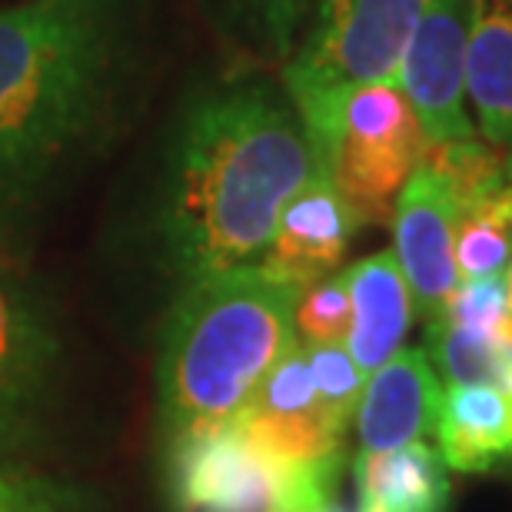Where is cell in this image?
Here are the masks:
<instances>
[{"instance_id":"6da1fadb","label":"cell","mask_w":512,"mask_h":512,"mask_svg":"<svg viewBox=\"0 0 512 512\" xmlns=\"http://www.w3.org/2000/svg\"><path fill=\"white\" fill-rule=\"evenodd\" d=\"M320 170L286 90L237 80L190 110L173 147L160 233L183 283L253 266Z\"/></svg>"},{"instance_id":"7a4b0ae2","label":"cell","mask_w":512,"mask_h":512,"mask_svg":"<svg viewBox=\"0 0 512 512\" xmlns=\"http://www.w3.org/2000/svg\"><path fill=\"white\" fill-rule=\"evenodd\" d=\"M133 0H24L0 10V173L34 177L104 120Z\"/></svg>"},{"instance_id":"3957f363","label":"cell","mask_w":512,"mask_h":512,"mask_svg":"<svg viewBox=\"0 0 512 512\" xmlns=\"http://www.w3.org/2000/svg\"><path fill=\"white\" fill-rule=\"evenodd\" d=\"M296 296V286L260 263L183 286L167 316L157 373L173 439L240 416L263 376L296 343Z\"/></svg>"},{"instance_id":"277c9868","label":"cell","mask_w":512,"mask_h":512,"mask_svg":"<svg viewBox=\"0 0 512 512\" xmlns=\"http://www.w3.org/2000/svg\"><path fill=\"white\" fill-rule=\"evenodd\" d=\"M426 0H320L310 37L286 60L283 90L306 130L316 167L346 97L373 84H396L406 44ZM330 173V170H326Z\"/></svg>"},{"instance_id":"5b68a950","label":"cell","mask_w":512,"mask_h":512,"mask_svg":"<svg viewBox=\"0 0 512 512\" xmlns=\"http://www.w3.org/2000/svg\"><path fill=\"white\" fill-rule=\"evenodd\" d=\"M170 483L180 512H310L336 476L280 466L233 416L173 439Z\"/></svg>"},{"instance_id":"8992f818","label":"cell","mask_w":512,"mask_h":512,"mask_svg":"<svg viewBox=\"0 0 512 512\" xmlns=\"http://www.w3.org/2000/svg\"><path fill=\"white\" fill-rule=\"evenodd\" d=\"M426 150L429 140L399 84H373L350 94L340 107L326 170L363 227H383L393 220L399 193Z\"/></svg>"},{"instance_id":"52a82bcc","label":"cell","mask_w":512,"mask_h":512,"mask_svg":"<svg viewBox=\"0 0 512 512\" xmlns=\"http://www.w3.org/2000/svg\"><path fill=\"white\" fill-rule=\"evenodd\" d=\"M237 419L253 443L280 466L303 473H340L346 429L333 423L316 396L300 336L263 376Z\"/></svg>"},{"instance_id":"ba28073f","label":"cell","mask_w":512,"mask_h":512,"mask_svg":"<svg viewBox=\"0 0 512 512\" xmlns=\"http://www.w3.org/2000/svg\"><path fill=\"white\" fill-rule=\"evenodd\" d=\"M396 84L429 147L476 137L466 114V0H426Z\"/></svg>"},{"instance_id":"9c48e42d","label":"cell","mask_w":512,"mask_h":512,"mask_svg":"<svg viewBox=\"0 0 512 512\" xmlns=\"http://www.w3.org/2000/svg\"><path fill=\"white\" fill-rule=\"evenodd\" d=\"M456 200L446 177L423 163L406 180L393 210V256L403 270L413 310L423 323L436 320L459 286L456 266Z\"/></svg>"},{"instance_id":"30bf717a","label":"cell","mask_w":512,"mask_h":512,"mask_svg":"<svg viewBox=\"0 0 512 512\" xmlns=\"http://www.w3.org/2000/svg\"><path fill=\"white\" fill-rule=\"evenodd\" d=\"M360 227V217L336 190L330 173L316 170L283 207L260 266L276 280L303 290L340 270Z\"/></svg>"},{"instance_id":"8fae6325","label":"cell","mask_w":512,"mask_h":512,"mask_svg":"<svg viewBox=\"0 0 512 512\" xmlns=\"http://www.w3.org/2000/svg\"><path fill=\"white\" fill-rule=\"evenodd\" d=\"M57 366L50 320L17 283L0 276V443L24 433L47 399Z\"/></svg>"},{"instance_id":"7c38bea8","label":"cell","mask_w":512,"mask_h":512,"mask_svg":"<svg viewBox=\"0 0 512 512\" xmlns=\"http://www.w3.org/2000/svg\"><path fill=\"white\" fill-rule=\"evenodd\" d=\"M443 386L426 350H399L396 356L366 376L360 406H356V433L360 453H389L406 443H419L436 429V409Z\"/></svg>"},{"instance_id":"4fadbf2b","label":"cell","mask_w":512,"mask_h":512,"mask_svg":"<svg viewBox=\"0 0 512 512\" xmlns=\"http://www.w3.org/2000/svg\"><path fill=\"white\" fill-rule=\"evenodd\" d=\"M350 290V333L346 350L363 376H373L389 356L399 353L409 326H413V293L393 250L373 253L343 270Z\"/></svg>"},{"instance_id":"5bb4252c","label":"cell","mask_w":512,"mask_h":512,"mask_svg":"<svg viewBox=\"0 0 512 512\" xmlns=\"http://www.w3.org/2000/svg\"><path fill=\"white\" fill-rule=\"evenodd\" d=\"M466 100L486 143L512 157V0H466Z\"/></svg>"},{"instance_id":"9a60e30c","label":"cell","mask_w":512,"mask_h":512,"mask_svg":"<svg viewBox=\"0 0 512 512\" xmlns=\"http://www.w3.org/2000/svg\"><path fill=\"white\" fill-rule=\"evenodd\" d=\"M433 433L446 466L459 473H486L512 453L506 396L493 386H446Z\"/></svg>"},{"instance_id":"2e32d148","label":"cell","mask_w":512,"mask_h":512,"mask_svg":"<svg viewBox=\"0 0 512 512\" xmlns=\"http://www.w3.org/2000/svg\"><path fill=\"white\" fill-rule=\"evenodd\" d=\"M360 503L383 512H446V459L429 443H406L389 453H360L353 463Z\"/></svg>"},{"instance_id":"e0dca14e","label":"cell","mask_w":512,"mask_h":512,"mask_svg":"<svg viewBox=\"0 0 512 512\" xmlns=\"http://www.w3.org/2000/svg\"><path fill=\"white\" fill-rule=\"evenodd\" d=\"M459 283L503 276L512 260V177L456 207Z\"/></svg>"},{"instance_id":"ac0fdd59","label":"cell","mask_w":512,"mask_h":512,"mask_svg":"<svg viewBox=\"0 0 512 512\" xmlns=\"http://www.w3.org/2000/svg\"><path fill=\"white\" fill-rule=\"evenodd\" d=\"M303 350L323 409L333 416L336 426L346 429L356 416V406H360L366 376L360 373L350 350H346V343H303Z\"/></svg>"},{"instance_id":"d6986e66","label":"cell","mask_w":512,"mask_h":512,"mask_svg":"<svg viewBox=\"0 0 512 512\" xmlns=\"http://www.w3.org/2000/svg\"><path fill=\"white\" fill-rule=\"evenodd\" d=\"M350 290L346 276L330 273L323 280L303 286L293 306V326L303 343H346L350 333Z\"/></svg>"},{"instance_id":"ffe728a7","label":"cell","mask_w":512,"mask_h":512,"mask_svg":"<svg viewBox=\"0 0 512 512\" xmlns=\"http://www.w3.org/2000/svg\"><path fill=\"white\" fill-rule=\"evenodd\" d=\"M243 17L270 57L283 60L293 54V40L300 30L310 0H237Z\"/></svg>"},{"instance_id":"44dd1931","label":"cell","mask_w":512,"mask_h":512,"mask_svg":"<svg viewBox=\"0 0 512 512\" xmlns=\"http://www.w3.org/2000/svg\"><path fill=\"white\" fill-rule=\"evenodd\" d=\"M0 512H77V503L47 479L0 466Z\"/></svg>"},{"instance_id":"7402d4cb","label":"cell","mask_w":512,"mask_h":512,"mask_svg":"<svg viewBox=\"0 0 512 512\" xmlns=\"http://www.w3.org/2000/svg\"><path fill=\"white\" fill-rule=\"evenodd\" d=\"M310 512H346V509H343V506H336V503H333V496H326L323 503H316Z\"/></svg>"},{"instance_id":"603a6c76","label":"cell","mask_w":512,"mask_h":512,"mask_svg":"<svg viewBox=\"0 0 512 512\" xmlns=\"http://www.w3.org/2000/svg\"><path fill=\"white\" fill-rule=\"evenodd\" d=\"M360 512H383L380 506H370V503H360Z\"/></svg>"},{"instance_id":"cb8c5ba5","label":"cell","mask_w":512,"mask_h":512,"mask_svg":"<svg viewBox=\"0 0 512 512\" xmlns=\"http://www.w3.org/2000/svg\"><path fill=\"white\" fill-rule=\"evenodd\" d=\"M506 283H509V296H512V260H509V266H506Z\"/></svg>"},{"instance_id":"d4e9b609","label":"cell","mask_w":512,"mask_h":512,"mask_svg":"<svg viewBox=\"0 0 512 512\" xmlns=\"http://www.w3.org/2000/svg\"><path fill=\"white\" fill-rule=\"evenodd\" d=\"M503 396H506V403H509V419H512V386L506 389V393H503Z\"/></svg>"}]
</instances>
